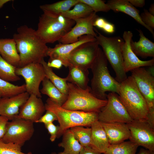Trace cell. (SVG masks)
Listing matches in <instances>:
<instances>
[{"label":"cell","mask_w":154,"mask_h":154,"mask_svg":"<svg viewBox=\"0 0 154 154\" xmlns=\"http://www.w3.org/2000/svg\"><path fill=\"white\" fill-rule=\"evenodd\" d=\"M68 67L69 73L65 78L67 82L75 85L81 89H86L89 86L88 69L72 65H70Z\"/></svg>","instance_id":"cb8c5ba5"},{"label":"cell","mask_w":154,"mask_h":154,"mask_svg":"<svg viewBox=\"0 0 154 154\" xmlns=\"http://www.w3.org/2000/svg\"><path fill=\"white\" fill-rule=\"evenodd\" d=\"M30 95L25 92L10 97L1 98L0 116H5L11 121L15 119Z\"/></svg>","instance_id":"e0dca14e"},{"label":"cell","mask_w":154,"mask_h":154,"mask_svg":"<svg viewBox=\"0 0 154 154\" xmlns=\"http://www.w3.org/2000/svg\"><path fill=\"white\" fill-rule=\"evenodd\" d=\"M9 119L6 117L0 116V139L4 136Z\"/></svg>","instance_id":"f35d334b"},{"label":"cell","mask_w":154,"mask_h":154,"mask_svg":"<svg viewBox=\"0 0 154 154\" xmlns=\"http://www.w3.org/2000/svg\"><path fill=\"white\" fill-rule=\"evenodd\" d=\"M47 66L51 68H54L58 69L60 68L63 65L62 61L57 58H49L47 63Z\"/></svg>","instance_id":"ab89813d"},{"label":"cell","mask_w":154,"mask_h":154,"mask_svg":"<svg viewBox=\"0 0 154 154\" xmlns=\"http://www.w3.org/2000/svg\"><path fill=\"white\" fill-rule=\"evenodd\" d=\"M51 154H66L63 152H60L58 153H56L55 152H53L51 153Z\"/></svg>","instance_id":"c3c4849f"},{"label":"cell","mask_w":154,"mask_h":154,"mask_svg":"<svg viewBox=\"0 0 154 154\" xmlns=\"http://www.w3.org/2000/svg\"><path fill=\"white\" fill-rule=\"evenodd\" d=\"M98 17L96 13L93 12L86 17L74 20L75 26L58 41L64 44L74 43L77 41L81 37L86 35L95 37L97 34L94 30V24Z\"/></svg>","instance_id":"5bb4252c"},{"label":"cell","mask_w":154,"mask_h":154,"mask_svg":"<svg viewBox=\"0 0 154 154\" xmlns=\"http://www.w3.org/2000/svg\"><path fill=\"white\" fill-rule=\"evenodd\" d=\"M139 33V39L137 41L132 39L131 42L132 50L136 55L143 58L154 57V43L146 37L142 30L137 29Z\"/></svg>","instance_id":"603a6c76"},{"label":"cell","mask_w":154,"mask_h":154,"mask_svg":"<svg viewBox=\"0 0 154 154\" xmlns=\"http://www.w3.org/2000/svg\"><path fill=\"white\" fill-rule=\"evenodd\" d=\"M142 22L148 27L154 29V16L151 14L147 9H144L140 15Z\"/></svg>","instance_id":"d590c367"},{"label":"cell","mask_w":154,"mask_h":154,"mask_svg":"<svg viewBox=\"0 0 154 154\" xmlns=\"http://www.w3.org/2000/svg\"><path fill=\"white\" fill-rule=\"evenodd\" d=\"M90 6L94 12H108L110 10L108 6L105 3V1L102 0H79Z\"/></svg>","instance_id":"e575fe53"},{"label":"cell","mask_w":154,"mask_h":154,"mask_svg":"<svg viewBox=\"0 0 154 154\" xmlns=\"http://www.w3.org/2000/svg\"><path fill=\"white\" fill-rule=\"evenodd\" d=\"M106 21L103 18L98 17L95 20L94 23V26L96 27L102 29Z\"/></svg>","instance_id":"7bdbcfd3"},{"label":"cell","mask_w":154,"mask_h":154,"mask_svg":"<svg viewBox=\"0 0 154 154\" xmlns=\"http://www.w3.org/2000/svg\"><path fill=\"white\" fill-rule=\"evenodd\" d=\"M107 103L98 113V120L101 123H129L133 120L120 101L117 93L107 94Z\"/></svg>","instance_id":"ba28073f"},{"label":"cell","mask_w":154,"mask_h":154,"mask_svg":"<svg viewBox=\"0 0 154 154\" xmlns=\"http://www.w3.org/2000/svg\"><path fill=\"white\" fill-rule=\"evenodd\" d=\"M106 4L110 9L115 12H121L126 14L134 19L138 23L145 27L151 33L153 37L154 32L142 22L139 11L133 6L128 0H110Z\"/></svg>","instance_id":"ffe728a7"},{"label":"cell","mask_w":154,"mask_h":154,"mask_svg":"<svg viewBox=\"0 0 154 154\" xmlns=\"http://www.w3.org/2000/svg\"><path fill=\"white\" fill-rule=\"evenodd\" d=\"M33 123L29 120L17 118L9 121L5 133L1 140L5 143H13L22 147L33 135Z\"/></svg>","instance_id":"9c48e42d"},{"label":"cell","mask_w":154,"mask_h":154,"mask_svg":"<svg viewBox=\"0 0 154 154\" xmlns=\"http://www.w3.org/2000/svg\"><path fill=\"white\" fill-rule=\"evenodd\" d=\"M44 105L46 110L53 112L57 117L59 124L57 138L60 137L66 130L71 127L79 126L90 127L93 123L98 120V113L65 109L49 98Z\"/></svg>","instance_id":"277c9868"},{"label":"cell","mask_w":154,"mask_h":154,"mask_svg":"<svg viewBox=\"0 0 154 154\" xmlns=\"http://www.w3.org/2000/svg\"><path fill=\"white\" fill-rule=\"evenodd\" d=\"M96 40L95 37L92 35H86L83 36L75 42L64 44L59 43L54 47H48L47 56L50 59L57 58L61 60L65 67L69 65L68 59L70 54L76 48L82 44L89 41Z\"/></svg>","instance_id":"2e32d148"},{"label":"cell","mask_w":154,"mask_h":154,"mask_svg":"<svg viewBox=\"0 0 154 154\" xmlns=\"http://www.w3.org/2000/svg\"><path fill=\"white\" fill-rule=\"evenodd\" d=\"M93 12L90 6L79 1L72 9L63 13L62 15L66 19L74 20L86 17Z\"/></svg>","instance_id":"f546056e"},{"label":"cell","mask_w":154,"mask_h":154,"mask_svg":"<svg viewBox=\"0 0 154 154\" xmlns=\"http://www.w3.org/2000/svg\"><path fill=\"white\" fill-rule=\"evenodd\" d=\"M102 29L107 33H113L115 31V26L113 24L106 21Z\"/></svg>","instance_id":"b9f144b4"},{"label":"cell","mask_w":154,"mask_h":154,"mask_svg":"<svg viewBox=\"0 0 154 154\" xmlns=\"http://www.w3.org/2000/svg\"><path fill=\"white\" fill-rule=\"evenodd\" d=\"M99 46L96 40L78 46L70 54L69 66L72 65L86 69L90 68L97 54Z\"/></svg>","instance_id":"4fadbf2b"},{"label":"cell","mask_w":154,"mask_h":154,"mask_svg":"<svg viewBox=\"0 0 154 154\" xmlns=\"http://www.w3.org/2000/svg\"><path fill=\"white\" fill-rule=\"evenodd\" d=\"M128 1L135 7H142L145 4V1L144 0H128Z\"/></svg>","instance_id":"ee69618b"},{"label":"cell","mask_w":154,"mask_h":154,"mask_svg":"<svg viewBox=\"0 0 154 154\" xmlns=\"http://www.w3.org/2000/svg\"><path fill=\"white\" fill-rule=\"evenodd\" d=\"M25 92V84L16 85L0 78V93L2 97H10Z\"/></svg>","instance_id":"1f68e13d"},{"label":"cell","mask_w":154,"mask_h":154,"mask_svg":"<svg viewBox=\"0 0 154 154\" xmlns=\"http://www.w3.org/2000/svg\"><path fill=\"white\" fill-rule=\"evenodd\" d=\"M149 12L151 15L154 16V4H151L149 9Z\"/></svg>","instance_id":"bcb514c9"},{"label":"cell","mask_w":154,"mask_h":154,"mask_svg":"<svg viewBox=\"0 0 154 154\" xmlns=\"http://www.w3.org/2000/svg\"><path fill=\"white\" fill-rule=\"evenodd\" d=\"M1 97H2V96H1V94L0 93V98Z\"/></svg>","instance_id":"681fc988"},{"label":"cell","mask_w":154,"mask_h":154,"mask_svg":"<svg viewBox=\"0 0 154 154\" xmlns=\"http://www.w3.org/2000/svg\"><path fill=\"white\" fill-rule=\"evenodd\" d=\"M21 147L18 144L5 143L0 139V154H33L31 151L27 153L23 152Z\"/></svg>","instance_id":"836d02e7"},{"label":"cell","mask_w":154,"mask_h":154,"mask_svg":"<svg viewBox=\"0 0 154 154\" xmlns=\"http://www.w3.org/2000/svg\"><path fill=\"white\" fill-rule=\"evenodd\" d=\"M139 91L145 99L149 111V115L154 116V75L143 67L131 71Z\"/></svg>","instance_id":"8fae6325"},{"label":"cell","mask_w":154,"mask_h":154,"mask_svg":"<svg viewBox=\"0 0 154 154\" xmlns=\"http://www.w3.org/2000/svg\"><path fill=\"white\" fill-rule=\"evenodd\" d=\"M101 123L110 144L119 143L129 139L130 132L127 123L117 122Z\"/></svg>","instance_id":"d6986e66"},{"label":"cell","mask_w":154,"mask_h":154,"mask_svg":"<svg viewBox=\"0 0 154 154\" xmlns=\"http://www.w3.org/2000/svg\"><path fill=\"white\" fill-rule=\"evenodd\" d=\"M79 126L70 129L74 136L83 147L90 146V144L92 129L90 128Z\"/></svg>","instance_id":"d6a6232c"},{"label":"cell","mask_w":154,"mask_h":154,"mask_svg":"<svg viewBox=\"0 0 154 154\" xmlns=\"http://www.w3.org/2000/svg\"><path fill=\"white\" fill-rule=\"evenodd\" d=\"M17 67L10 64L0 54V78L8 82H16L20 79L16 73Z\"/></svg>","instance_id":"4dcf8cb0"},{"label":"cell","mask_w":154,"mask_h":154,"mask_svg":"<svg viewBox=\"0 0 154 154\" xmlns=\"http://www.w3.org/2000/svg\"><path fill=\"white\" fill-rule=\"evenodd\" d=\"M44 125L45 128L50 135V140L52 142H54L57 137L59 129V126L55 125L53 123Z\"/></svg>","instance_id":"74e56055"},{"label":"cell","mask_w":154,"mask_h":154,"mask_svg":"<svg viewBox=\"0 0 154 154\" xmlns=\"http://www.w3.org/2000/svg\"><path fill=\"white\" fill-rule=\"evenodd\" d=\"M46 110L45 105L41 98L31 95L21 108L18 115L15 118L23 119L36 123Z\"/></svg>","instance_id":"ac0fdd59"},{"label":"cell","mask_w":154,"mask_h":154,"mask_svg":"<svg viewBox=\"0 0 154 154\" xmlns=\"http://www.w3.org/2000/svg\"><path fill=\"white\" fill-rule=\"evenodd\" d=\"M90 127L92 132L90 146L104 153L110 144L101 123L98 120L96 121Z\"/></svg>","instance_id":"44dd1931"},{"label":"cell","mask_w":154,"mask_h":154,"mask_svg":"<svg viewBox=\"0 0 154 154\" xmlns=\"http://www.w3.org/2000/svg\"><path fill=\"white\" fill-rule=\"evenodd\" d=\"M11 1V0H0V9L1 8L4 4Z\"/></svg>","instance_id":"7dc6e473"},{"label":"cell","mask_w":154,"mask_h":154,"mask_svg":"<svg viewBox=\"0 0 154 154\" xmlns=\"http://www.w3.org/2000/svg\"><path fill=\"white\" fill-rule=\"evenodd\" d=\"M119 98L133 120H147L149 111L147 103L131 76L120 84Z\"/></svg>","instance_id":"3957f363"},{"label":"cell","mask_w":154,"mask_h":154,"mask_svg":"<svg viewBox=\"0 0 154 154\" xmlns=\"http://www.w3.org/2000/svg\"><path fill=\"white\" fill-rule=\"evenodd\" d=\"M138 145L129 141L110 144L104 154H136Z\"/></svg>","instance_id":"f1b7e54d"},{"label":"cell","mask_w":154,"mask_h":154,"mask_svg":"<svg viewBox=\"0 0 154 154\" xmlns=\"http://www.w3.org/2000/svg\"><path fill=\"white\" fill-rule=\"evenodd\" d=\"M90 69L93 74L90 92L96 97L106 100L107 99V92L118 94L120 83L110 75L108 68V60L100 48Z\"/></svg>","instance_id":"7a4b0ae2"},{"label":"cell","mask_w":154,"mask_h":154,"mask_svg":"<svg viewBox=\"0 0 154 154\" xmlns=\"http://www.w3.org/2000/svg\"><path fill=\"white\" fill-rule=\"evenodd\" d=\"M67 84V98L61 106L64 109L99 113L107 103V99L101 100L96 97L91 92L89 86L83 89L70 83Z\"/></svg>","instance_id":"5b68a950"},{"label":"cell","mask_w":154,"mask_h":154,"mask_svg":"<svg viewBox=\"0 0 154 154\" xmlns=\"http://www.w3.org/2000/svg\"><path fill=\"white\" fill-rule=\"evenodd\" d=\"M79 2V0H64L51 4L41 5L40 8L44 13L57 17L70 10Z\"/></svg>","instance_id":"d4e9b609"},{"label":"cell","mask_w":154,"mask_h":154,"mask_svg":"<svg viewBox=\"0 0 154 154\" xmlns=\"http://www.w3.org/2000/svg\"><path fill=\"white\" fill-rule=\"evenodd\" d=\"M41 93L46 95L52 101L62 106L66 101L68 95L62 93L52 82L45 77L42 82Z\"/></svg>","instance_id":"484cf974"},{"label":"cell","mask_w":154,"mask_h":154,"mask_svg":"<svg viewBox=\"0 0 154 154\" xmlns=\"http://www.w3.org/2000/svg\"><path fill=\"white\" fill-rule=\"evenodd\" d=\"M133 34L130 31H125L123 35L124 43L122 47L123 67L125 73L136 68L154 65V59L143 61L140 60L133 52L131 46Z\"/></svg>","instance_id":"9a60e30c"},{"label":"cell","mask_w":154,"mask_h":154,"mask_svg":"<svg viewBox=\"0 0 154 154\" xmlns=\"http://www.w3.org/2000/svg\"><path fill=\"white\" fill-rule=\"evenodd\" d=\"M15 72L18 76H22L24 79L26 92L30 95L41 98L39 86L46 76L40 63H33L23 67H17Z\"/></svg>","instance_id":"30bf717a"},{"label":"cell","mask_w":154,"mask_h":154,"mask_svg":"<svg viewBox=\"0 0 154 154\" xmlns=\"http://www.w3.org/2000/svg\"><path fill=\"white\" fill-rule=\"evenodd\" d=\"M13 38L15 42L20 57L19 67L33 63H40L44 57L47 56L48 47L32 28L26 25L19 27Z\"/></svg>","instance_id":"6da1fadb"},{"label":"cell","mask_w":154,"mask_h":154,"mask_svg":"<svg viewBox=\"0 0 154 154\" xmlns=\"http://www.w3.org/2000/svg\"><path fill=\"white\" fill-rule=\"evenodd\" d=\"M62 141L58 146L64 149L63 151L66 154H79L83 147L74 136L70 129L63 134Z\"/></svg>","instance_id":"4316f807"},{"label":"cell","mask_w":154,"mask_h":154,"mask_svg":"<svg viewBox=\"0 0 154 154\" xmlns=\"http://www.w3.org/2000/svg\"><path fill=\"white\" fill-rule=\"evenodd\" d=\"M137 154H154V152L144 148H141Z\"/></svg>","instance_id":"f6af8a7d"},{"label":"cell","mask_w":154,"mask_h":154,"mask_svg":"<svg viewBox=\"0 0 154 154\" xmlns=\"http://www.w3.org/2000/svg\"><path fill=\"white\" fill-rule=\"evenodd\" d=\"M97 34L96 41L100 46L108 61L109 62L116 74L115 79L120 83L127 77L123 67L122 47L123 39L119 36L108 37L99 32L94 28Z\"/></svg>","instance_id":"52a82bcc"},{"label":"cell","mask_w":154,"mask_h":154,"mask_svg":"<svg viewBox=\"0 0 154 154\" xmlns=\"http://www.w3.org/2000/svg\"><path fill=\"white\" fill-rule=\"evenodd\" d=\"M40 63L42 65L46 77L62 93L68 95V86L66 79L62 78L56 74L53 71L52 68L49 67L44 59Z\"/></svg>","instance_id":"83f0119b"},{"label":"cell","mask_w":154,"mask_h":154,"mask_svg":"<svg viewBox=\"0 0 154 154\" xmlns=\"http://www.w3.org/2000/svg\"><path fill=\"white\" fill-rule=\"evenodd\" d=\"M79 154H102L90 146L83 147Z\"/></svg>","instance_id":"60d3db41"},{"label":"cell","mask_w":154,"mask_h":154,"mask_svg":"<svg viewBox=\"0 0 154 154\" xmlns=\"http://www.w3.org/2000/svg\"><path fill=\"white\" fill-rule=\"evenodd\" d=\"M0 54L8 63L16 67H19L20 57L13 38L0 39Z\"/></svg>","instance_id":"7402d4cb"},{"label":"cell","mask_w":154,"mask_h":154,"mask_svg":"<svg viewBox=\"0 0 154 154\" xmlns=\"http://www.w3.org/2000/svg\"><path fill=\"white\" fill-rule=\"evenodd\" d=\"M127 124L130 132L129 140L154 152V127L146 120H133Z\"/></svg>","instance_id":"7c38bea8"},{"label":"cell","mask_w":154,"mask_h":154,"mask_svg":"<svg viewBox=\"0 0 154 154\" xmlns=\"http://www.w3.org/2000/svg\"><path fill=\"white\" fill-rule=\"evenodd\" d=\"M46 111L45 113L36 123H42L45 124L53 123L55 121H57V117L54 113L49 110Z\"/></svg>","instance_id":"8d00e7d4"},{"label":"cell","mask_w":154,"mask_h":154,"mask_svg":"<svg viewBox=\"0 0 154 154\" xmlns=\"http://www.w3.org/2000/svg\"><path fill=\"white\" fill-rule=\"evenodd\" d=\"M75 24L62 15L55 17L43 13L39 17L36 33L45 43H52L64 36Z\"/></svg>","instance_id":"8992f818"}]
</instances>
